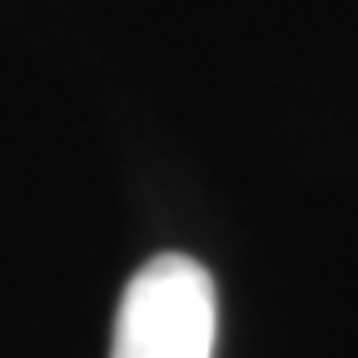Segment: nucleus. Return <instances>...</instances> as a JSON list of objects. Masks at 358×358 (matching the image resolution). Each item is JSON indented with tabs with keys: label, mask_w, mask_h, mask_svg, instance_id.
<instances>
[{
	"label": "nucleus",
	"mask_w": 358,
	"mask_h": 358,
	"mask_svg": "<svg viewBox=\"0 0 358 358\" xmlns=\"http://www.w3.org/2000/svg\"><path fill=\"white\" fill-rule=\"evenodd\" d=\"M219 294L189 254H155L129 274L115 313L110 358H214Z\"/></svg>",
	"instance_id": "obj_1"
}]
</instances>
